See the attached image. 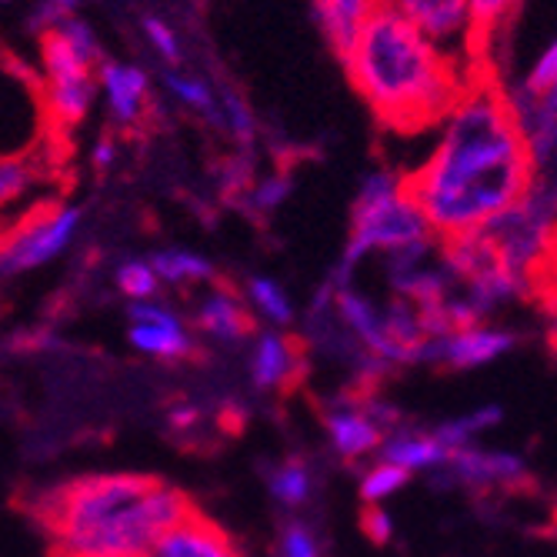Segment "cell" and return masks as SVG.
Instances as JSON below:
<instances>
[{
	"label": "cell",
	"instance_id": "6da1fadb",
	"mask_svg": "<svg viewBox=\"0 0 557 557\" xmlns=\"http://www.w3.org/2000/svg\"><path fill=\"white\" fill-rule=\"evenodd\" d=\"M434 131L428 158L404 181L437 240L481 231L528 197L531 150L491 67L465 87Z\"/></svg>",
	"mask_w": 557,
	"mask_h": 557
},
{
	"label": "cell",
	"instance_id": "7a4b0ae2",
	"mask_svg": "<svg viewBox=\"0 0 557 557\" xmlns=\"http://www.w3.org/2000/svg\"><path fill=\"white\" fill-rule=\"evenodd\" d=\"M194 504L150 474H84L37 497L34 515L58 557H147Z\"/></svg>",
	"mask_w": 557,
	"mask_h": 557
},
{
	"label": "cell",
	"instance_id": "3957f363",
	"mask_svg": "<svg viewBox=\"0 0 557 557\" xmlns=\"http://www.w3.org/2000/svg\"><path fill=\"white\" fill-rule=\"evenodd\" d=\"M344 71L371 114L394 134L434 131L474 81L387 8L368 21L347 50Z\"/></svg>",
	"mask_w": 557,
	"mask_h": 557
},
{
	"label": "cell",
	"instance_id": "277c9868",
	"mask_svg": "<svg viewBox=\"0 0 557 557\" xmlns=\"http://www.w3.org/2000/svg\"><path fill=\"white\" fill-rule=\"evenodd\" d=\"M37 47V84L50 134H71L97 108V67L104 64V47L81 17L44 27Z\"/></svg>",
	"mask_w": 557,
	"mask_h": 557
},
{
	"label": "cell",
	"instance_id": "5b68a950",
	"mask_svg": "<svg viewBox=\"0 0 557 557\" xmlns=\"http://www.w3.org/2000/svg\"><path fill=\"white\" fill-rule=\"evenodd\" d=\"M421 208L408 190L404 174L391 168H377L364 177L350 208V237L341 258V271H354L368 261L404 255L434 244Z\"/></svg>",
	"mask_w": 557,
	"mask_h": 557
},
{
	"label": "cell",
	"instance_id": "8992f818",
	"mask_svg": "<svg viewBox=\"0 0 557 557\" xmlns=\"http://www.w3.org/2000/svg\"><path fill=\"white\" fill-rule=\"evenodd\" d=\"M84 227V211L67 200H40L8 231H0V250L11 277L44 271L54 261H61L67 250L77 244Z\"/></svg>",
	"mask_w": 557,
	"mask_h": 557
},
{
	"label": "cell",
	"instance_id": "52a82bcc",
	"mask_svg": "<svg viewBox=\"0 0 557 557\" xmlns=\"http://www.w3.org/2000/svg\"><path fill=\"white\" fill-rule=\"evenodd\" d=\"M324 437L334 458L341 461H374L384 437L400 428V411L371 391H350L327 400L321 414Z\"/></svg>",
	"mask_w": 557,
	"mask_h": 557
},
{
	"label": "cell",
	"instance_id": "ba28073f",
	"mask_svg": "<svg viewBox=\"0 0 557 557\" xmlns=\"http://www.w3.org/2000/svg\"><path fill=\"white\" fill-rule=\"evenodd\" d=\"M37 71L0 54V158H24L50 144Z\"/></svg>",
	"mask_w": 557,
	"mask_h": 557
},
{
	"label": "cell",
	"instance_id": "9c48e42d",
	"mask_svg": "<svg viewBox=\"0 0 557 557\" xmlns=\"http://www.w3.org/2000/svg\"><path fill=\"white\" fill-rule=\"evenodd\" d=\"M381 8L394 11L414 30H421L465 74L478 77L481 71H487L478 61L471 0H381Z\"/></svg>",
	"mask_w": 557,
	"mask_h": 557
},
{
	"label": "cell",
	"instance_id": "30bf717a",
	"mask_svg": "<svg viewBox=\"0 0 557 557\" xmlns=\"http://www.w3.org/2000/svg\"><path fill=\"white\" fill-rule=\"evenodd\" d=\"M127 344L147 361L158 364H181L194 358L197 334L187 314L168 297H150L127 304Z\"/></svg>",
	"mask_w": 557,
	"mask_h": 557
},
{
	"label": "cell",
	"instance_id": "8fae6325",
	"mask_svg": "<svg viewBox=\"0 0 557 557\" xmlns=\"http://www.w3.org/2000/svg\"><path fill=\"white\" fill-rule=\"evenodd\" d=\"M518 347V334L497 324H465L450 327L424 341L418 364H431L441 371H478L504 358Z\"/></svg>",
	"mask_w": 557,
	"mask_h": 557
},
{
	"label": "cell",
	"instance_id": "7c38bea8",
	"mask_svg": "<svg viewBox=\"0 0 557 557\" xmlns=\"http://www.w3.org/2000/svg\"><path fill=\"white\" fill-rule=\"evenodd\" d=\"M187 321H190L197 341H208V344L224 347V350L247 347L250 334L258 331V324H255V318H250L240 290H234V287H227L221 281L194 290Z\"/></svg>",
	"mask_w": 557,
	"mask_h": 557
},
{
	"label": "cell",
	"instance_id": "4fadbf2b",
	"mask_svg": "<svg viewBox=\"0 0 557 557\" xmlns=\"http://www.w3.org/2000/svg\"><path fill=\"white\" fill-rule=\"evenodd\" d=\"M437 474H447L454 484L471 491H518L531 481L524 458L511 450H487L481 444L450 450L447 465Z\"/></svg>",
	"mask_w": 557,
	"mask_h": 557
},
{
	"label": "cell",
	"instance_id": "5bb4252c",
	"mask_svg": "<svg viewBox=\"0 0 557 557\" xmlns=\"http://www.w3.org/2000/svg\"><path fill=\"white\" fill-rule=\"evenodd\" d=\"M150 97H154V87L140 64L104 58V64L97 67V104L104 108L117 131H131L147 117Z\"/></svg>",
	"mask_w": 557,
	"mask_h": 557
},
{
	"label": "cell",
	"instance_id": "9a60e30c",
	"mask_svg": "<svg viewBox=\"0 0 557 557\" xmlns=\"http://www.w3.org/2000/svg\"><path fill=\"white\" fill-rule=\"evenodd\" d=\"M304 371V344L290 331L258 327L247 341V377L258 391H287Z\"/></svg>",
	"mask_w": 557,
	"mask_h": 557
},
{
	"label": "cell",
	"instance_id": "2e32d148",
	"mask_svg": "<svg viewBox=\"0 0 557 557\" xmlns=\"http://www.w3.org/2000/svg\"><path fill=\"white\" fill-rule=\"evenodd\" d=\"M147 557H244V550L221 524L190 511L154 544Z\"/></svg>",
	"mask_w": 557,
	"mask_h": 557
},
{
	"label": "cell",
	"instance_id": "e0dca14e",
	"mask_svg": "<svg viewBox=\"0 0 557 557\" xmlns=\"http://www.w3.org/2000/svg\"><path fill=\"white\" fill-rule=\"evenodd\" d=\"M377 458L394 465V468H400V471H408L414 478V474L441 471L447 465V458H450V450L437 441L434 431H421V428L400 424V428H394L384 437Z\"/></svg>",
	"mask_w": 557,
	"mask_h": 557
},
{
	"label": "cell",
	"instance_id": "ac0fdd59",
	"mask_svg": "<svg viewBox=\"0 0 557 557\" xmlns=\"http://www.w3.org/2000/svg\"><path fill=\"white\" fill-rule=\"evenodd\" d=\"M381 11V0H314V21L327 47L344 61L347 50L358 44L368 21Z\"/></svg>",
	"mask_w": 557,
	"mask_h": 557
},
{
	"label": "cell",
	"instance_id": "d6986e66",
	"mask_svg": "<svg viewBox=\"0 0 557 557\" xmlns=\"http://www.w3.org/2000/svg\"><path fill=\"white\" fill-rule=\"evenodd\" d=\"M44 150L47 147L24 158H0V214H14L17 208L30 211L34 205H40L37 190L50 184V168H47Z\"/></svg>",
	"mask_w": 557,
	"mask_h": 557
},
{
	"label": "cell",
	"instance_id": "ffe728a7",
	"mask_svg": "<svg viewBox=\"0 0 557 557\" xmlns=\"http://www.w3.org/2000/svg\"><path fill=\"white\" fill-rule=\"evenodd\" d=\"M240 297L247 304L250 318H255V324L261 327L290 331L297 324V304L290 290L271 274H250L240 287Z\"/></svg>",
	"mask_w": 557,
	"mask_h": 557
},
{
	"label": "cell",
	"instance_id": "44dd1931",
	"mask_svg": "<svg viewBox=\"0 0 557 557\" xmlns=\"http://www.w3.org/2000/svg\"><path fill=\"white\" fill-rule=\"evenodd\" d=\"M147 261L154 268L161 287H171V290H200L218 281L214 264L200 255V250H190V247H164V250H154V255H147Z\"/></svg>",
	"mask_w": 557,
	"mask_h": 557
},
{
	"label": "cell",
	"instance_id": "7402d4cb",
	"mask_svg": "<svg viewBox=\"0 0 557 557\" xmlns=\"http://www.w3.org/2000/svg\"><path fill=\"white\" fill-rule=\"evenodd\" d=\"M318 474L304 458H284L268 471V494L274 497L277 508L297 515L314 500Z\"/></svg>",
	"mask_w": 557,
	"mask_h": 557
},
{
	"label": "cell",
	"instance_id": "603a6c76",
	"mask_svg": "<svg viewBox=\"0 0 557 557\" xmlns=\"http://www.w3.org/2000/svg\"><path fill=\"white\" fill-rule=\"evenodd\" d=\"M164 87H168V94H171L174 104H181L184 111H190V114H197V117H205L208 124H218V121H221V90H218L211 81L171 67V71L164 74Z\"/></svg>",
	"mask_w": 557,
	"mask_h": 557
},
{
	"label": "cell",
	"instance_id": "cb8c5ba5",
	"mask_svg": "<svg viewBox=\"0 0 557 557\" xmlns=\"http://www.w3.org/2000/svg\"><path fill=\"white\" fill-rule=\"evenodd\" d=\"M518 11V0H471V21H474V44H478V61L481 67H491L494 44L500 30L511 24Z\"/></svg>",
	"mask_w": 557,
	"mask_h": 557
},
{
	"label": "cell",
	"instance_id": "d4e9b609",
	"mask_svg": "<svg viewBox=\"0 0 557 557\" xmlns=\"http://www.w3.org/2000/svg\"><path fill=\"white\" fill-rule=\"evenodd\" d=\"M500 418H504V411L497 408V404H487V408H478V411H468V414L454 418V421H444L441 428H434V434L447 450H461V447L478 444V437L484 431L497 428Z\"/></svg>",
	"mask_w": 557,
	"mask_h": 557
},
{
	"label": "cell",
	"instance_id": "484cf974",
	"mask_svg": "<svg viewBox=\"0 0 557 557\" xmlns=\"http://www.w3.org/2000/svg\"><path fill=\"white\" fill-rule=\"evenodd\" d=\"M114 287L117 294L127 300V304H137V300H150V297H161V281L154 274V268H150L147 258H121L117 268H114Z\"/></svg>",
	"mask_w": 557,
	"mask_h": 557
},
{
	"label": "cell",
	"instance_id": "4316f807",
	"mask_svg": "<svg viewBox=\"0 0 557 557\" xmlns=\"http://www.w3.org/2000/svg\"><path fill=\"white\" fill-rule=\"evenodd\" d=\"M408 484H411V474L408 471H400V468H394V465H387L381 458H374L361 471V497H364L368 508H384V504L394 494H400Z\"/></svg>",
	"mask_w": 557,
	"mask_h": 557
},
{
	"label": "cell",
	"instance_id": "83f0119b",
	"mask_svg": "<svg viewBox=\"0 0 557 557\" xmlns=\"http://www.w3.org/2000/svg\"><path fill=\"white\" fill-rule=\"evenodd\" d=\"M274 557H324V541L318 528L304 518H287L274 541Z\"/></svg>",
	"mask_w": 557,
	"mask_h": 557
},
{
	"label": "cell",
	"instance_id": "f1b7e54d",
	"mask_svg": "<svg viewBox=\"0 0 557 557\" xmlns=\"http://www.w3.org/2000/svg\"><path fill=\"white\" fill-rule=\"evenodd\" d=\"M534 297H541L550 308V314L557 318V224L550 227L544 258H541V268H537V277H534Z\"/></svg>",
	"mask_w": 557,
	"mask_h": 557
},
{
	"label": "cell",
	"instance_id": "f546056e",
	"mask_svg": "<svg viewBox=\"0 0 557 557\" xmlns=\"http://www.w3.org/2000/svg\"><path fill=\"white\" fill-rule=\"evenodd\" d=\"M144 40H147V47L154 50V54L164 61V64H177L181 61V37L174 34V27L171 24H164V21H158V17H147L144 21Z\"/></svg>",
	"mask_w": 557,
	"mask_h": 557
},
{
	"label": "cell",
	"instance_id": "4dcf8cb0",
	"mask_svg": "<svg viewBox=\"0 0 557 557\" xmlns=\"http://www.w3.org/2000/svg\"><path fill=\"white\" fill-rule=\"evenodd\" d=\"M287 190H290V184L284 177H264L258 184H250V205H255L261 214H271L287 200Z\"/></svg>",
	"mask_w": 557,
	"mask_h": 557
},
{
	"label": "cell",
	"instance_id": "1f68e13d",
	"mask_svg": "<svg viewBox=\"0 0 557 557\" xmlns=\"http://www.w3.org/2000/svg\"><path fill=\"white\" fill-rule=\"evenodd\" d=\"M550 87H557V40L544 50V58L534 64V71H531V77L524 81L521 90L537 97V94H547Z\"/></svg>",
	"mask_w": 557,
	"mask_h": 557
},
{
	"label": "cell",
	"instance_id": "d6a6232c",
	"mask_svg": "<svg viewBox=\"0 0 557 557\" xmlns=\"http://www.w3.org/2000/svg\"><path fill=\"white\" fill-rule=\"evenodd\" d=\"M81 8V0H37V21H40V30L58 24L64 17H74V11Z\"/></svg>",
	"mask_w": 557,
	"mask_h": 557
},
{
	"label": "cell",
	"instance_id": "836d02e7",
	"mask_svg": "<svg viewBox=\"0 0 557 557\" xmlns=\"http://www.w3.org/2000/svg\"><path fill=\"white\" fill-rule=\"evenodd\" d=\"M364 528H368L371 541H377V544H387V541H391V534H394V521H391V515H387L384 508H368V515H364Z\"/></svg>",
	"mask_w": 557,
	"mask_h": 557
},
{
	"label": "cell",
	"instance_id": "e575fe53",
	"mask_svg": "<svg viewBox=\"0 0 557 557\" xmlns=\"http://www.w3.org/2000/svg\"><path fill=\"white\" fill-rule=\"evenodd\" d=\"M114 161H117V144H114V137L111 134L97 137L94 147H90V164L97 171H108V168H114Z\"/></svg>",
	"mask_w": 557,
	"mask_h": 557
},
{
	"label": "cell",
	"instance_id": "d590c367",
	"mask_svg": "<svg viewBox=\"0 0 557 557\" xmlns=\"http://www.w3.org/2000/svg\"><path fill=\"white\" fill-rule=\"evenodd\" d=\"M168 418H171V424H174V428H194L197 411L190 408V404H174V408L168 411Z\"/></svg>",
	"mask_w": 557,
	"mask_h": 557
},
{
	"label": "cell",
	"instance_id": "8d00e7d4",
	"mask_svg": "<svg viewBox=\"0 0 557 557\" xmlns=\"http://www.w3.org/2000/svg\"><path fill=\"white\" fill-rule=\"evenodd\" d=\"M8 277H11V271H8V264H4V250H0V290H4Z\"/></svg>",
	"mask_w": 557,
	"mask_h": 557
}]
</instances>
